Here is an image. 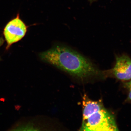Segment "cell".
I'll use <instances>...</instances> for the list:
<instances>
[{
	"label": "cell",
	"mask_w": 131,
	"mask_h": 131,
	"mask_svg": "<svg viewBox=\"0 0 131 131\" xmlns=\"http://www.w3.org/2000/svg\"><path fill=\"white\" fill-rule=\"evenodd\" d=\"M39 56L44 62L79 79H88L101 74L88 59L66 46L57 45Z\"/></svg>",
	"instance_id": "obj_1"
},
{
	"label": "cell",
	"mask_w": 131,
	"mask_h": 131,
	"mask_svg": "<svg viewBox=\"0 0 131 131\" xmlns=\"http://www.w3.org/2000/svg\"><path fill=\"white\" fill-rule=\"evenodd\" d=\"M83 118L80 130H119L114 116L101 102L84 95L82 100Z\"/></svg>",
	"instance_id": "obj_2"
},
{
	"label": "cell",
	"mask_w": 131,
	"mask_h": 131,
	"mask_svg": "<svg viewBox=\"0 0 131 131\" xmlns=\"http://www.w3.org/2000/svg\"><path fill=\"white\" fill-rule=\"evenodd\" d=\"M27 31V27L20 18L19 14L9 21L6 25L3 31V35L9 49L12 45L21 40Z\"/></svg>",
	"instance_id": "obj_3"
},
{
	"label": "cell",
	"mask_w": 131,
	"mask_h": 131,
	"mask_svg": "<svg viewBox=\"0 0 131 131\" xmlns=\"http://www.w3.org/2000/svg\"><path fill=\"white\" fill-rule=\"evenodd\" d=\"M114 77L122 81L131 80V58L125 55L117 57L114 68L110 70Z\"/></svg>",
	"instance_id": "obj_4"
},
{
	"label": "cell",
	"mask_w": 131,
	"mask_h": 131,
	"mask_svg": "<svg viewBox=\"0 0 131 131\" xmlns=\"http://www.w3.org/2000/svg\"><path fill=\"white\" fill-rule=\"evenodd\" d=\"M125 86L128 91V100L131 102V80L125 84Z\"/></svg>",
	"instance_id": "obj_5"
},
{
	"label": "cell",
	"mask_w": 131,
	"mask_h": 131,
	"mask_svg": "<svg viewBox=\"0 0 131 131\" xmlns=\"http://www.w3.org/2000/svg\"><path fill=\"white\" fill-rule=\"evenodd\" d=\"M4 41L2 38H0V47L4 43Z\"/></svg>",
	"instance_id": "obj_6"
},
{
	"label": "cell",
	"mask_w": 131,
	"mask_h": 131,
	"mask_svg": "<svg viewBox=\"0 0 131 131\" xmlns=\"http://www.w3.org/2000/svg\"><path fill=\"white\" fill-rule=\"evenodd\" d=\"M96 0H89L90 2V3H92L94 2Z\"/></svg>",
	"instance_id": "obj_7"
}]
</instances>
